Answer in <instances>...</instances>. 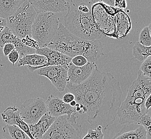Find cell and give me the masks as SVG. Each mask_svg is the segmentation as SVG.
<instances>
[{
    "label": "cell",
    "mask_w": 151,
    "mask_h": 139,
    "mask_svg": "<svg viewBox=\"0 0 151 139\" xmlns=\"http://www.w3.org/2000/svg\"><path fill=\"white\" fill-rule=\"evenodd\" d=\"M3 122L6 125H15L21 128L31 139H35L30 132L29 125L21 118L20 110L16 106L9 107L1 114Z\"/></svg>",
    "instance_id": "5bb4252c"
},
{
    "label": "cell",
    "mask_w": 151,
    "mask_h": 139,
    "mask_svg": "<svg viewBox=\"0 0 151 139\" xmlns=\"http://www.w3.org/2000/svg\"><path fill=\"white\" fill-rule=\"evenodd\" d=\"M108 6H111L117 9L123 10L125 9L127 6V3L126 1H117V0H107L102 1Z\"/></svg>",
    "instance_id": "83f0119b"
},
{
    "label": "cell",
    "mask_w": 151,
    "mask_h": 139,
    "mask_svg": "<svg viewBox=\"0 0 151 139\" xmlns=\"http://www.w3.org/2000/svg\"><path fill=\"white\" fill-rule=\"evenodd\" d=\"M36 54L46 57L48 63L46 67L69 65L72 59L62 52L48 47L39 48L36 50Z\"/></svg>",
    "instance_id": "9a60e30c"
},
{
    "label": "cell",
    "mask_w": 151,
    "mask_h": 139,
    "mask_svg": "<svg viewBox=\"0 0 151 139\" xmlns=\"http://www.w3.org/2000/svg\"><path fill=\"white\" fill-rule=\"evenodd\" d=\"M56 118L47 113L42 116L35 124L29 125L30 132L35 139H42L44 135L50 129Z\"/></svg>",
    "instance_id": "2e32d148"
},
{
    "label": "cell",
    "mask_w": 151,
    "mask_h": 139,
    "mask_svg": "<svg viewBox=\"0 0 151 139\" xmlns=\"http://www.w3.org/2000/svg\"><path fill=\"white\" fill-rule=\"evenodd\" d=\"M112 139H147V132L140 125L134 129L128 130L124 127Z\"/></svg>",
    "instance_id": "ffe728a7"
},
{
    "label": "cell",
    "mask_w": 151,
    "mask_h": 139,
    "mask_svg": "<svg viewBox=\"0 0 151 139\" xmlns=\"http://www.w3.org/2000/svg\"><path fill=\"white\" fill-rule=\"evenodd\" d=\"M17 37L14 34L8 27H6L2 32L0 33V48H3L6 44H14L16 40Z\"/></svg>",
    "instance_id": "603a6c76"
},
{
    "label": "cell",
    "mask_w": 151,
    "mask_h": 139,
    "mask_svg": "<svg viewBox=\"0 0 151 139\" xmlns=\"http://www.w3.org/2000/svg\"><path fill=\"white\" fill-rule=\"evenodd\" d=\"M139 42L144 46H151V37L148 26L145 27L140 32Z\"/></svg>",
    "instance_id": "d4e9b609"
},
{
    "label": "cell",
    "mask_w": 151,
    "mask_h": 139,
    "mask_svg": "<svg viewBox=\"0 0 151 139\" xmlns=\"http://www.w3.org/2000/svg\"><path fill=\"white\" fill-rule=\"evenodd\" d=\"M4 138L9 139H31L21 128L15 125H6L3 128Z\"/></svg>",
    "instance_id": "44dd1931"
},
{
    "label": "cell",
    "mask_w": 151,
    "mask_h": 139,
    "mask_svg": "<svg viewBox=\"0 0 151 139\" xmlns=\"http://www.w3.org/2000/svg\"><path fill=\"white\" fill-rule=\"evenodd\" d=\"M7 57L9 59V61L12 64L13 67H14L15 63L17 62L19 58L20 55L17 50L14 49L9 54Z\"/></svg>",
    "instance_id": "f546056e"
},
{
    "label": "cell",
    "mask_w": 151,
    "mask_h": 139,
    "mask_svg": "<svg viewBox=\"0 0 151 139\" xmlns=\"http://www.w3.org/2000/svg\"><path fill=\"white\" fill-rule=\"evenodd\" d=\"M95 0H69L64 16L65 27L71 34L85 40H99L104 34L96 26L92 15Z\"/></svg>",
    "instance_id": "7a4b0ae2"
},
{
    "label": "cell",
    "mask_w": 151,
    "mask_h": 139,
    "mask_svg": "<svg viewBox=\"0 0 151 139\" xmlns=\"http://www.w3.org/2000/svg\"><path fill=\"white\" fill-rule=\"evenodd\" d=\"M19 110L20 117L26 124H35L47 113L46 102L41 97L28 99L22 104Z\"/></svg>",
    "instance_id": "9c48e42d"
},
{
    "label": "cell",
    "mask_w": 151,
    "mask_h": 139,
    "mask_svg": "<svg viewBox=\"0 0 151 139\" xmlns=\"http://www.w3.org/2000/svg\"><path fill=\"white\" fill-rule=\"evenodd\" d=\"M0 66H3V65H1V64H0Z\"/></svg>",
    "instance_id": "74e56055"
},
{
    "label": "cell",
    "mask_w": 151,
    "mask_h": 139,
    "mask_svg": "<svg viewBox=\"0 0 151 139\" xmlns=\"http://www.w3.org/2000/svg\"><path fill=\"white\" fill-rule=\"evenodd\" d=\"M82 126L77 122L76 113L56 118L42 139H81Z\"/></svg>",
    "instance_id": "52a82bcc"
},
{
    "label": "cell",
    "mask_w": 151,
    "mask_h": 139,
    "mask_svg": "<svg viewBox=\"0 0 151 139\" xmlns=\"http://www.w3.org/2000/svg\"><path fill=\"white\" fill-rule=\"evenodd\" d=\"M104 137L102 128L101 126H98L95 129L90 128L87 134L81 139H104Z\"/></svg>",
    "instance_id": "cb8c5ba5"
},
{
    "label": "cell",
    "mask_w": 151,
    "mask_h": 139,
    "mask_svg": "<svg viewBox=\"0 0 151 139\" xmlns=\"http://www.w3.org/2000/svg\"><path fill=\"white\" fill-rule=\"evenodd\" d=\"M47 63L48 61L45 56L35 53L22 57L18 62V67L27 66L31 72H34L46 67Z\"/></svg>",
    "instance_id": "e0dca14e"
},
{
    "label": "cell",
    "mask_w": 151,
    "mask_h": 139,
    "mask_svg": "<svg viewBox=\"0 0 151 139\" xmlns=\"http://www.w3.org/2000/svg\"><path fill=\"white\" fill-rule=\"evenodd\" d=\"M37 12L29 1H25L17 11L6 19V27L20 39L31 37V29Z\"/></svg>",
    "instance_id": "8992f818"
},
{
    "label": "cell",
    "mask_w": 151,
    "mask_h": 139,
    "mask_svg": "<svg viewBox=\"0 0 151 139\" xmlns=\"http://www.w3.org/2000/svg\"><path fill=\"white\" fill-rule=\"evenodd\" d=\"M37 13H58L68 10L69 0L29 1Z\"/></svg>",
    "instance_id": "4fadbf2b"
},
{
    "label": "cell",
    "mask_w": 151,
    "mask_h": 139,
    "mask_svg": "<svg viewBox=\"0 0 151 139\" xmlns=\"http://www.w3.org/2000/svg\"><path fill=\"white\" fill-rule=\"evenodd\" d=\"M134 57L140 62H144L148 57L151 56V46L145 47L137 42L132 48Z\"/></svg>",
    "instance_id": "7402d4cb"
},
{
    "label": "cell",
    "mask_w": 151,
    "mask_h": 139,
    "mask_svg": "<svg viewBox=\"0 0 151 139\" xmlns=\"http://www.w3.org/2000/svg\"><path fill=\"white\" fill-rule=\"evenodd\" d=\"M15 49V46L12 44L8 43L4 46L3 47V52L5 56H8L9 54Z\"/></svg>",
    "instance_id": "4dcf8cb0"
},
{
    "label": "cell",
    "mask_w": 151,
    "mask_h": 139,
    "mask_svg": "<svg viewBox=\"0 0 151 139\" xmlns=\"http://www.w3.org/2000/svg\"><path fill=\"white\" fill-rule=\"evenodd\" d=\"M116 39L124 38L130 32L131 28L130 19L125 12L119 10L116 15Z\"/></svg>",
    "instance_id": "ac0fdd59"
},
{
    "label": "cell",
    "mask_w": 151,
    "mask_h": 139,
    "mask_svg": "<svg viewBox=\"0 0 151 139\" xmlns=\"http://www.w3.org/2000/svg\"><path fill=\"white\" fill-rule=\"evenodd\" d=\"M89 62L87 58L82 55H78L71 59V63L76 67H81L86 65Z\"/></svg>",
    "instance_id": "f1b7e54d"
},
{
    "label": "cell",
    "mask_w": 151,
    "mask_h": 139,
    "mask_svg": "<svg viewBox=\"0 0 151 139\" xmlns=\"http://www.w3.org/2000/svg\"><path fill=\"white\" fill-rule=\"evenodd\" d=\"M68 65L45 67L37 70V74L46 77L59 92H63L68 81Z\"/></svg>",
    "instance_id": "30bf717a"
},
{
    "label": "cell",
    "mask_w": 151,
    "mask_h": 139,
    "mask_svg": "<svg viewBox=\"0 0 151 139\" xmlns=\"http://www.w3.org/2000/svg\"><path fill=\"white\" fill-rule=\"evenodd\" d=\"M8 139V138H3V139Z\"/></svg>",
    "instance_id": "8d00e7d4"
},
{
    "label": "cell",
    "mask_w": 151,
    "mask_h": 139,
    "mask_svg": "<svg viewBox=\"0 0 151 139\" xmlns=\"http://www.w3.org/2000/svg\"><path fill=\"white\" fill-rule=\"evenodd\" d=\"M25 0H0V18L6 19L14 15Z\"/></svg>",
    "instance_id": "d6986e66"
},
{
    "label": "cell",
    "mask_w": 151,
    "mask_h": 139,
    "mask_svg": "<svg viewBox=\"0 0 151 139\" xmlns=\"http://www.w3.org/2000/svg\"><path fill=\"white\" fill-rule=\"evenodd\" d=\"M77 101H76V100H74V101H73V102H71V103H70V105L71 106V107H75L76 105V104H77Z\"/></svg>",
    "instance_id": "e575fe53"
},
{
    "label": "cell",
    "mask_w": 151,
    "mask_h": 139,
    "mask_svg": "<svg viewBox=\"0 0 151 139\" xmlns=\"http://www.w3.org/2000/svg\"><path fill=\"white\" fill-rule=\"evenodd\" d=\"M73 58L82 55L89 62H95L104 55V45L99 40H85L69 32L62 24H60L55 38L47 47Z\"/></svg>",
    "instance_id": "277c9868"
},
{
    "label": "cell",
    "mask_w": 151,
    "mask_h": 139,
    "mask_svg": "<svg viewBox=\"0 0 151 139\" xmlns=\"http://www.w3.org/2000/svg\"><path fill=\"white\" fill-rule=\"evenodd\" d=\"M60 20L56 14L37 13L31 29L32 38L37 42L39 48L49 46L58 32Z\"/></svg>",
    "instance_id": "5b68a950"
},
{
    "label": "cell",
    "mask_w": 151,
    "mask_h": 139,
    "mask_svg": "<svg viewBox=\"0 0 151 139\" xmlns=\"http://www.w3.org/2000/svg\"><path fill=\"white\" fill-rule=\"evenodd\" d=\"M139 70L145 77L151 80V56L148 57L142 62Z\"/></svg>",
    "instance_id": "484cf974"
},
{
    "label": "cell",
    "mask_w": 151,
    "mask_h": 139,
    "mask_svg": "<svg viewBox=\"0 0 151 139\" xmlns=\"http://www.w3.org/2000/svg\"><path fill=\"white\" fill-rule=\"evenodd\" d=\"M63 101L67 104H70L71 102L75 100V96L73 93H67L65 94L62 99Z\"/></svg>",
    "instance_id": "1f68e13d"
},
{
    "label": "cell",
    "mask_w": 151,
    "mask_h": 139,
    "mask_svg": "<svg viewBox=\"0 0 151 139\" xmlns=\"http://www.w3.org/2000/svg\"><path fill=\"white\" fill-rule=\"evenodd\" d=\"M7 23L6 19L0 18V33L2 32L3 29H4L6 27Z\"/></svg>",
    "instance_id": "d6a6232c"
},
{
    "label": "cell",
    "mask_w": 151,
    "mask_h": 139,
    "mask_svg": "<svg viewBox=\"0 0 151 139\" xmlns=\"http://www.w3.org/2000/svg\"><path fill=\"white\" fill-rule=\"evenodd\" d=\"M46 105L47 113L56 118L63 115L70 117L73 113H76V107L64 103L62 99L54 95L48 97L46 101Z\"/></svg>",
    "instance_id": "7c38bea8"
},
{
    "label": "cell",
    "mask_w": 151,
    "mask_h": 139,
    "mask_svg": "<svg viewBox=\"0 0 151 139\" xmlns=\"http://www.w3.org/2000/svg\"><path fill=\"white\" fill-rule=\"evenodd\" d=\"M148 29H149V31H150V33L151 35V23L149 24V25L148 26Z\"/></svg>",
    "instance_id": "d590c367"
},
{
    "label": "cell",
    "mask_w": 151,
    "mask_h": 139,
    "mask_svg": "<svg viewBox=\"0 0 151 139\" xmlns=\"http://www.w3.org/2000/svg\"><path fill=\"white\" fill-rule=\"evenodd\" d=\"M151 93V80L147 78L140 71L127 91L125 100L117 111L121 124H139L142 117L147 114L145 102Z\"/></svg>",
    "instance_id": "3957f363"
},
{
    "label": "cell",
    "mask_w": 151,
    "mask_h": 139,
    "mask_svg": "<svg viewBox=\"0 0 151 139\" xmlns=\"http://www.w3.org/2000/svg\"><path fill=\"white\" fill-rule=\"evenodd\" d=\"M98 68L95 62H88L84 67H76L71 63L68 65V85L77 86L87 80L94 70Z\"/></svg>",
    "instance_id": "8fae6325"
},
{
    "label": "cell",
    "mask_w": 151,
    "mask_h": 139,
    "mask_svg": "<svg viewBox=\"0 0 151 139\" xmlns=\"http://www.w3.org/2000/svg\"><path fill=\"white\" fill-rule=\"evenodd\" d=\"M75 100L86 109L88 122L105 129L116 120L122 104L119 81L111 73L101 72L98 67L81 84L67 85Z\"/></svg>",
    "instance_id": "6da1fadb"
},
{
    "label": "cell",
    "mask_w": 151,
    "mask_h": 139,
    "mask_svg": "<svg viewBox=\"0 0 151 139\" xmlns=\"http://www.w3.org/2000/svg\"><path fill=\"white\" fill-rule=\"evenodd\" d=\"M92 15L96 25L103 34L116 39L115 16L108 14L102 1L92 6Z\"/></svg>",
    "instance_id": "ba28073f"
},
{
    "label": "cell",
    "mask_w": 151,
    "mask_h": 139,
    "mask_svg": "<svg viewBox=\"0 0 151 139\" xmlns=\"http://www.w3.org/2000/svg\"><path fill=\"white\" fill-rule=\"evenodd\" d=\"M138 125L143 126L147 132V139H151V118L148 114L143 116L140 120Z\"/></svg>",
    "instance_id": "4316f807"
},
{
    "label": "cell",
    "mask_w": 151,
    "mask_h": 139,
    "mask_svg": "<svg viewBox=\"0 0 151 139\" xmlns=\"http://www.w3.org/2000/svg\"><path fill=\"white\" fill-rule=\"evenodd\" d=\"M145 107L146 109L148 110L151 107V93L150 95L148 96L147 99H146L145 102Z\"/></svg>",
    "instance_id": "836d02e7"
}]
</instances>
